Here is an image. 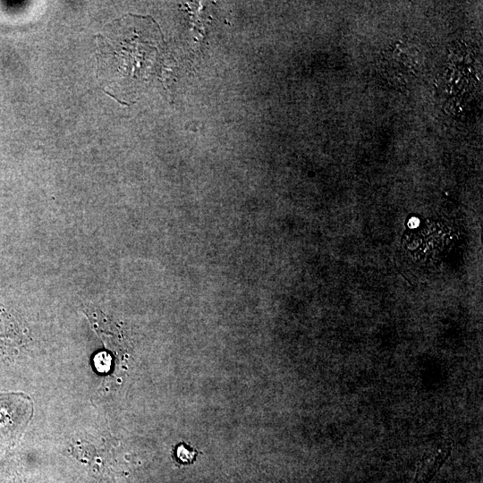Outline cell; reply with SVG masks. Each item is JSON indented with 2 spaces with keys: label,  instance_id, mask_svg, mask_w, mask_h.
Returning a JSON list of instances; mask_svg holds the SVG:
<instances>
[{
  "label": "cell",
  "instance_id": "1",
  "mask_svg": "<svg viewBox=\"0 0 483 483\" xmlns=\"http://www.w3.org/2000/svg\"><path fill=\"white\" fill-rule=\"evenodd\" d=\"M33 415V402L23 393H0V448L14 446Z\"/></svg>",
  "mask_w": 483,
  "mask_h": 483
},
{
  "label": "cell",
  "instance_id": "2",
  "mask_svg": "<svg viewBox=\"0 0 483 483\" xmlns=\"http://www.w3.org/2000/svg\"><path fill=\"white\" fill-rule=\"evenodd\" d=\"M421 56L410 44L398 43L383 55L380 69L383 77L393 86L408 85L420 70Z\"/></svg>",
  "mask_w": 483,
  "mask_h": 483
},
{
  "label": "cell",
  "instance_id": "3",
  "mask_svg": "<svg viewBox=\"0 0 483 483\" xmlns=\"http://www.w3.org/2000/svg\"><path fill=\"white\" fill-rule=\"evenodd\" d=\"M459 54V53H458ZM472 63L464 60V57L459 54L455 55L446 71L445 89L450 95L451 102L456 100L460 103L462 99L468 102L472 97V90L478 84V77L472 75Z\"/></svg>",
  "mask_w": 483,
  "mask_h": 483
},
{
  "label": "cell",
  "instance_id": "4",
  "mask_svg": "<svg viewBox=\"0 0 483 483\" xmlns=\"http://www.w3.org/2000/svg\"><path fill=\"white\" fill-rule=\"evenodd\" d=\"M197 453L198 452L186 448L185 445H180L176 447V457L184 463L192 462Z\"/></svg>",
  "mask_w": 483,
  "mask_h": 483
},
{
  "label": "cell",
  "instance_id": "5",
  "mask_svg": "<svg viewBox=\"0 0 483 483\" xmlns=\"http://www.w3.org/2000/svg\"><path fill=\"white\" fill-rule=\"evenodd\" d=\"M419 221L418 218H411L408 222V225L411 228H415L419 225Z\"/></svg>",
  "mask_w": 483,
  "mask_h": 483
}]
</instances>
